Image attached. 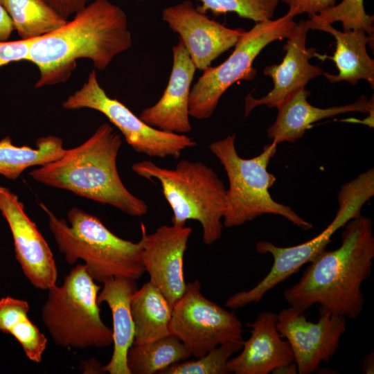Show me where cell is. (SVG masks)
Returning a JSON list of instances; mask_svg holds the SVG:
<instances>
[{
	"instance_id": "6da1fadb",
	"label": "cell",
	"mask_w": 374,
	"mask_h": 374,
	"mask_svg": "<svg viewBox=\"0 0 374 374\" xmlns=\"http://www.w3.org/2000/svg\"><path fill=\"white\" fill-rule=\"evenodd\" d=\"M343 227L340 247L321 251L284 291L290 306L305 312L319 305V312L350 320L360 315L365 302L362 285L371 274L374 259L373 221L360 214Z\"/></svg>"
},
{
	"instance_id": "7a4b0ae2",
	"label": "cell",
	"mask_w": 374,
	"mask_h": 374,
	"mask_svg": "<svg viewBox=\"0 0 374 374\" xmlns=\"http://www.w3.org/2000/svg\"><path fill=\"white\" fill-rule=\"evenodd\" d=\"M132 45L125 11L109 0H94L59 28L33 39L28 61L39 70L35 87L66 81L79 59H89L97 70H105Z\"/></svg>"
},
{
	"instance_id": "3957f363",
	"label": "cell",
	"mask_w": 374,
	"mask_h": 374,
	"mask_svg": "<svg viewBox=\"0 0 374 374\" xmlns=\"http://www.w3.org/2000/svg\"><path fill=\"white\" fill-rule=\"evenodd\" d=\"M121 145V135L105 123L83 143L66 149L61 158L29 174L46 186L69 190L129 215L141 217L148 213V204L127 189L118 172L116 161Z\"/></svg>"
},
{
	"instance_id": "277c9868",
	"label": "cell",
	"mask_w": 374,
	"mask_h": 374,
	"mask_svg": "<svg viewBox=\"0 0 374 374\" xmlns=\"http://www.w3.org/2000/svg\"><path fill=\"white\" fill-rule=\"evenodd\" d=\"M39 206L48 215L49 229L66 262L73 265L78 259L82 260L95 281L103 283L113 278L136 280L145 271L141 238L137 242L124 240L97 217L77 207L67 213L69 224L43 203Z\"/></svg>"
},
{
	"instance_id": "5b68a950",
	"label": "cell",
	"mask_w": 374,
	"mask_h": 374,
	"mask_svg": "<svg viewBox=\"0 0 374 374\" xmlns=\"http://www.w3.org/2000/svg\"><path fill=\"white\" fill-rule=\"evenodd\" d=\"M132 170L142 177L159 181L172 211V224L182 226L190 220L199 222L207 245L221 238L226 188L211 167L202 161L183 159L175 168L168 169L148 160L134 163Z\"/></svg>"
},
{
	"instance_id": "8992f818",
	"label": "cell",
	"mask_w": 374,
	"mask_h": 374,
	"mask_svg": "<svg viewBox=\"0 0 374 374\" xmlns=\"http://www.w3.org/2000/svg\"><path fill=\"white\" fill-rule=\"evenodd\" d=\"M235 139V134L229 135L209 145L210 151L223 166L229 183L223 226H239L265 214H273L283 217L303 230L312 229L310 222L270 195L269 189L276 178L268 172L267 167L276 152L277 144H267L258 156L244 159L237 152Z\"/></svg>"
},
{
	"instance_id": "52a82bcc",
	"label": "cell",
	"mask_w": 374,
	"mask_h": 374,
	"mask_svg": "<svg viewBox=\"0 0 374 374\" xmlns=\"http://www.w3.org/2000/svg\"><path fill=\"white\" fill-rule=\"evenodd\" d=\"M101 287L77 265L60 286L48 290L42 319L57 346L84 349L113 344L112 330L102 321L97 297Z\"/></svg>"
},
{
	"instance_id": "ba28073f",
	"label": "cell",
	"mask_w": 374,
	"mask_h": 374,
	"mask_svg": "<svg viewBox=\"0 0 374 374\" xmlns=\"http://www.w3.org/2000/svg\"><path fill=\"white\" fill-rule=\"evenodd\" d=\"M293 17L285 14L277 19L257 22L240 36L231 55L220 65L209 66L190 89L189 115L197 120L210 118L224 93L240 80H251L256 70L252 64L269 44L287 38L296 25Z\"/></svg>"
},
{
	"instance_id": "9c48e42d",
	"label": "cell",
	"mask_w": 374,
	"mask_h": 374,
	"mask_svg": "<svg viewBox=\"0 0 374 374\" xmlns=\"http://www.w3.org/2000/svg\"><path fill=\"white\" fill-rule=\"evenodd\" d=\"M62 105L66 109L87 108L100 112L119 130L136 152L149 157L177 159L183 150L197 145V142L186 134L167 132L148 125L121 102L110 98L100 85L95 70L89 73L82 87Z\"/></svg>"
},
{
	"instance_id": "30bf717a",
	"label": "cell",
	"mask_w": 374,
	"mask_h": 374,
	"mask_svg": "<svg viewBox=\"0 0 374 374\" xmlns=\"http://www.w3.org/2000/svg\"><path fill=\"white\" fill-rule=\"evenodd\" d=\"M170 332L196 358L223 343L244 341L242 323L234 311L206 298L197 280L186 284L184 294L173 305Z\"/></svg>"
},
{
	"instance_id": "8fae6325",
	"label": "cell",
	"mask_w": 374,
	"mask_h": 374,
	"mask_svg": "<svg viewBox=\"0 0 374 374\" xmlns=\"http://www.w3.org/2000/svg\"><path fill=\"white\" fill-rule=\"evenodd\" d=\"M338 208L335 218L319 234L310 240L292 247H282L269 241H259L257 252L270 254L273 264L267 274L253 287L231 296L224 305L231 310L260 302L276 285L288 279L306 263H310L331 242V237L350 219L361 214L362 205L354 197L343 195L337 197Z\"/></svg>"
},
{
	"instance_id": "7c38bea8",
	"label": "cell",
	"mask_w": 374,
	"mask_h": 374,
	"mask_svg": "<svg viewBox=\"0 0 374 374\" xmlns=\"http://www.w3.org/2000/svg\"><path fill=\"white\" fill-rule=\"evenodd\" d=\"M346 318L319 312L317 322L307 319L305 312L290 306L277 314V329L289 342L299 374L317 371L321 362H329L339 348L346 330Z\"/></svg>"
},
{
	"instance_id": "4fadbf2b",
	"label": "cell",
	"mask_w": 374,
	"mask_h": 374,
	"mask_svg": "<svg viewBox=\"0 0 374 374\" xmlns=\"http://www.w3.org/2000/svg\"><path fill=\"white\" fill-rule=\"evenodd\" d=\"M0 211L10 229L16 259L29 282L42 290L55 285L57 269L50 247L17 195L4 186H0Z\"/></svg>"
},
{
	"instance_id": "5bb4252c",
	"label": "cell",
	"mask_w": 374,
	"mask_h": 374,
	"mask_svg": "<svg viewBox=\"0 0 374 374\" xmlns=\"http://www.w3.org/2000/svg\"><path fill=\"white\" fill-rule=\"evenodd\" d=\"M163 19L177 33L197 69L204 71L235 46L244 32L229 28L199 11L190 0L164 8Z\"/></svg>"
},
{
	"instance_id": "9a60e30c",
	"label": "cell",
	"mask_w": 374,
	"mask_h": 374,
	"mask_svg": "<svg viewBox=\"0 0 374 374\" xmlns=\"http://www.w3.org/2000/svg\"><path fill=\"white\" fill-rule=\"evenodd\" d=\"M143 240L142 260L149 281L166 296L171 306L184 294L186 283L184 275V256L192 228L162 225L148 234L141 223Z\"/></svg>"
},
{
	"instance_id": "2e32d148",
	"label": "cell",
	"mask_w": 374,
	"mask_h": 374,
	"mask_svg": "<svg viewBox=\"0 0 374 374\" xmlns=\"http://www.w3.org/2000/svg\"><path fill=\"white\" fill-rule=\"evenodd\" d=\"M309 28L306 21L296 23L283 46L286 51L280 64L267 66L263 72L273 81L272 89L260 98H254L251 93L244 98V115L247 116L256 107L266 105L278 108L298 90L305 88L312 79L323 75V69L310 62L313 57H323L314 48H307L306 37Z\"/></svg>"
},
{
	"instance_id": "e0dca14e",
	"label": "cell",
	"mask_w": 374,
	"mask_h": 374,
	"mask_svg": "<svg viewBox=\"0 0 374 374\" xmlns=\"http://www.w3.org/2000/svg\"><path fill=\"white\" fill-rule=\"evenodd\" d=\"M172 71L162 96L154 105L143 109L139 117L154 128L184 134L192 130L189 97L197 69L181 40L172 47Z\"/></svg>"
},
{
	"instance_id": "ac0fdd59",
	"label": "cell",
	"mask_w": 374,
	"mask_h": 374,
	"mask_svg": "<svg viewBox=\"0 0 374 374\" xmlns=\"http://www.w3.org/2000/svg\"><path fill=\"white\" fill-rule=\"evenodd\" d=\"M251 336L244 341L241 353L227 362V370L235 374H269L275 368L294 362L289 342L277 329V314L259 313L248 323Z\"/></svg>"
},
{
	"instance_id": "d6986e66",
	"label": "cell",
	"mask_w": 374,
	"mask_h": 374,
	"mask_svg": "<svg viewBox=\"0 0 374 374\" xmlns=\"http://www.w3.org/2000/svg\"><path fill=\"white\" fill-rule=\"evenodd\" d=\"M310 95L305 87L302 88L277 108L276 121L267 130L268 138L273 143H294L303 137L312 124L324 118L348 112H373V98L368 100L364 95L353 103L328 108L310 105L308 101Z\"/></svg>"
},
{
	"instance_id": "ffe728a7",
	"label": "cell",
	"mask_w": 374,
	"mask_h": 374,
	"mask_svg": "<svg viewBox=\"0 0 374 374\" xmlns=\"http://www.w3.org/2000/svg\"><path fill=\"white\" fill-rule=\"evenodd\" d=\"M138 289L135 280L113 278L103 283L98 294V305L105 302L109 307L113 322L114 350L110 361L103 366L109 374H131L127 355L134 340V323L130 310V299Z\"/></svg>"
},
{
	"instance_id": "44dd1931",
	"label": "cell",
	"mask_w": 374,
	"mask_h": 374,
	"mask_svg": "<svg viewBox=\"0 0 374 374\" xmlns=\"http://www.w3.org/2000/svg\"><path fill=\"white\" fill-rule=\"evenodd\" d=\"M306 24L309 30L327 32L336 39V50L330 58L335 62L339 73L323 74L331 83L346 81L356 85L359 80H364L373 89L374 60L366 50L367 44L373 43V36H369L364 30L340 31L313 16L309 17Z\"/></svg>"
},
{
	"instance_id": "7402d4cb",
	"label": "cell",
	"mask_w": 374,
	"mask_h": 374,
	"mask_svg": "<svg viewBox=\"0 0 374 374\" xmlns=\"http://www.w3.org/2000/svg\"><path fill=\"white\" fill-rule=\"evenodd\" d=\"M130 310L135 330L133 344L146 343L170 335L172 307L150 281L134 292Z\"/></svg>"
},
{
	"instance_id": "603a6c76",
	"label": "cell",
	"mask_w": 374,
	"mask_h": 374,
	"mask_svg": "<svg viewBox=\"0 0 374 374\" xmlns=\"http://www.w3.org/2000/svg\"><path fill=\"white\" fill-rule=\"evenodd\" d=\"M36 148L16 146L10 136L0 141V175L10 179H17L27 168L42 166L61 158L66 149L60 137L49 135L39 137Z\"/></svg>"
},
{
	"instance_id": "cb8c5ba5",
	"label": "cell",
	"mask_w": 374,
	"mask_h": 374,
	"mask_svg": "<svg viewBox=\"0 0 374 374\" xmlns=\"http://www.w3.org/2000/svg\"><path fill=\"white\" fill-rule=\"evenodd\" d=\"M27 301L11 296L0 299V331L10 334L19 343L27 357L36 363L42 361L48 339L28 317Z\"/></svg>"
},
{
	"instance_id": "d4e9b609",
	"label": "cell",
	"mask_w": 374,
	"mask_h": 374,
	"mask_svg": "<svg viewBox=\"0 0 374 374\" xmlns=\"http://www.w3.org/2000/svg\"><path fill=\"white\" fill-rule=\"evenodd\" d=\"M190 356L186 345L170 334L154 341L133 344L127 352V364L131 374H153Z\"/></svg>"
},
{
	"instance_id": "484cf974",
	"label": "cell",
	"mask_w": 374,
	"mask_h": 374,
	"mask_svg": "<svg viewBox=\"0 0 374 374\" xmlns=\"http://www.w3.org/2000/svg\"><path fill=\"white\" fill-rule=\"evenodd\" d=\"M20 39H33L48 34L67 20L46 0H0Z\"/></svg>"
},
{
	"instance_id": "4316f807",
	"label": "cell",
	"mask_w": 374,
	"mask_h": 374,
	"mask_svg": "<svg viewBox=\"0 0 374 374\" xmlns=\"http://www.w3.org/2000/svg\"><path fill=\"white\" fill-rule=\"evenodd\" d=\"M243 341L223 343L196 360L175 363L160 374H228L229 359L242 348Z\"/></svg>"
},
{
	"instance_id": "83f0119b",
	"label": "cell",
	"mask_w": 374,
	"mask_h": 374,
	"mask_svg": "<svg viewBox=\"0 0 374 374\" xmlns=\"http://www.w3.org/2000/svg\"><path fill=\"white\" fill-rule=\"evenodd\" d=\"M197 9L201 12L210 11L217 16L226 12L236 13L240 17L256 23L271 19L280 0H199Z\"/></svg>"
},
{
	"instance_id": "f1b7e54d",
	"label": "cell",
	"mask_w": 374,
	"mask_h": 374,
	"mask_svg": "<svg viewBox=\"0 0 374 374\" xmlns=\"http://www.w3.org/2000/svg\"><path fill=\"white\" fill-rule=\"evenodd\" d=\"M312 16L328 24L339 21L344 31L364 30L369 36H373L374 17L366 12L364 0H342L339 3Z\"/></svg>"
},
{
	"instance_id": "f546056e",
	"label": "cell",
	"mask_w": 374,
	"mask_h": 374,
	"mask_svg": "<svg viewBox=\"0 0 374 374\" xmlns=\"http://www.w3.org/2000/svg\"><path fill=\"white\" fill-rule=\"evenodd\" d=\"M33 39L0 41V67L14 62L28 61L29 48Z\"/></svg>"
},
{
	"instance_id": "4dcf8cb0",
	"label": "cell",
	"mask_w": 374,
	"mask_h": 374,
	"mask_svg": "<svg viewBox=\"0 0 374 374\" xmlns=\"http://www.w3.org/2000/svg\"><path fill=\"white\" fill-rule=\"evenodd\" d=\"M287 4L289 10L286 14L291 17L308 14L317 15L336 4V0H280Z\"/></svg>"
},
{
	"instance_id": "1f68e13d",
	"label": "cell",
	"mask_w": 374,
	"mask_h": 374,
	"mask_svg": "<svg viewBox=\"0 0 374 374\" xmlns=\"http://www.w3.org/2000/svg\"><path fill=\"white\" fill-rule=\"evenodd\" d=\"M89 0H46L64 19L75 15L88 4Z\"/></svg>"
},
{
	"instance_id": "d6a6232c",
	"label": "cell",
	"mask_w": 374,
	"mask_h": 374,
	"mask_svg": "<svg viewBox=\"0 0 374 374\" xmlns=\"http://www.w3.org/2000/svg\"><path fill=\"white\" fill-rule=\"evenodd\" d=\"M14 30L12 20L0 2V41H8Z\"/></svg>"
},
{
	"instance_id": "836d02e7",
	"label": "cell",
	"mask_w": 374,
	"mask_h": 374,
	"mask_svg": "<svg viewBox=\"0 0 374 374\" xmlns=\"http://www.w3.org/2000/svg\"><path fill=\"white\" fill-rule=\"evenodd\" d=\"M359 371L365 374L374 373V355L373 352L365 355L362 361Z\"/></svg>"
},
{
	"instance_id": "e575fe53",
	"label": "cell",
	"mask_w": 374,
	"mask_h": 374,
	"mask_svg": "<svg viewBox=\"0 0 374 374\" xmlns=\"http://www.w3.org/2000/svg\"><path fill=\"white\" fill-rule=\"evenodd\" d=\"M274 374H296L297 366L294 362L283 364L272 371Z\"/></svg>"
},
{
	"instance_id": "d590c367",
	"label": "cell",
	"mask_w": 374,
	"mask_h": 374,
	"mask_svg": "<svg viewBox=\"0 0 374 374\" xmlns=\"http://www.w3.org/2000/svg\"><path fill=\"white\" fill-rule=\"evenodd\" d=\"M138 1H143V0H138Z\"/></svg>"
}]
</instances>
